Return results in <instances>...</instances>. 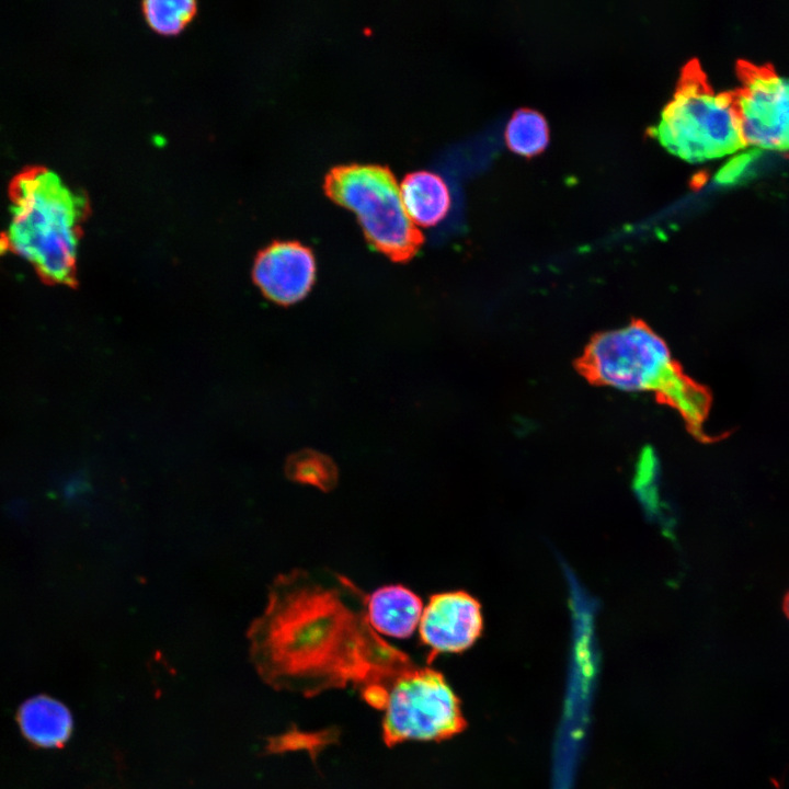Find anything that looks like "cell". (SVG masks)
Here are the masks:
<instances>
[{
    "label": "cell",
    "mask_w": 789,
    "mask_h": 789,
    "mask_svg": "<svg viewBox=\"0 0 789 789\" xmlns=\"http://www.w3.org/2000/svg\"><path fill=\"white\" fill-rule=\"evenodd\" d=\"M367 596L329 570L296 569L275 578L265 609L248 631L263 682L305 697L352 686L381 710L391 682L414 662L373 629Z\"/></svg>",
    "instance_id": "obj_1"
},
{
    "label": "cell",
    "mask_w": 789,
    "mask_h": 789,
    "mask_svg": "<svg viewBox=\"0 0 789 789\" xmlns=\"http://www.w3.org/2000/svg\"><path fill=\"white\" fill-rule=\"evenodd\" d=\"M10 196L11 221L0 247L28 261L44 283L76 286L84 198L43 168L18 175Z\"/></svg>",
    "instance_id": "obj_2"
},
{
    "label": "cell",
    "mask_w": 789,
    "mask_h": 789,
    "mask_svg": "<svg viewBox=\"0 0 789 789\" xmlns=\"http://www.w3.org/2000/svg\"><path fill=\"white\" fill-rule=\"evenodd\" d=\"M587 377L628 392H655L676 408L694 434L702 437L708 400L679 370L665 341L637 322L601 333L582 359Z\"/></svg>",
    "instance_id": "obj_3"
},
{
    "label": "cell",
    "mask_w": 789,
    "mask_h": 789,
    "mask_svg": "<svg viewBox=\"0 0 789 789\" xmlns=\"http://www.w3.org/2000/svg\"><path fill=\"white\" fill-rule=\"evenodd\" d=\"M649 133L690 162L737 155L746 148L734 95L714 91L694 61L684 67L672 100Z\"/></svg>",
    "instance_id": "obj_4"
},
{
    "label": "cell",
    "mask_w": 789,
    "mask_h": 789,
    "mask_svg": "<svg viewBox=\"0 0 789 789\" xmlns=\"http://www.w3.org/2000/svg\"><path fill=\"white\" fill-rule=\"evenodd\" d=\"M325 193L352 209L369 243L395 261L411 259L423 242L403 206L400 185L388 167L347 163L324 178Z\"/></svg>",
    "instance_id": "obj_5"
},
{
    "label": "cell",
    "mask_w": 789,
    "mask_h": 789,
    "mask_svg": "<svg viewBox=\"0 0 789 789\" xmlns=\"http://www.w3.org/2000/svg\"><path fill=\"white\" fill-rule=\"evenodd\" d=\"M381 710V734L387 746L443 741L466 728L460 701L444 675L415 663L391 682Z\"/></svg>",
    "instance_id": "obj_6"
},
{
    "label": "cell",
    "mask_w": 789,
    "mask_h": 789,
    "mask_svg": "<svg viewBox=\"0 0 789 789\" xmlns=\"http://www.w3.org/2000/svg\"><path fill=\"white\" fill-rule=\"evenodd\" d=\"M733 95L746 147L789 155V77L751 67Z\"/></svg>",
    "instance_id": "obj_7"
},
{
    "label": "cell",
    "mask_w": 789,
    "mask_h": 789,
    "mask_svg": "<svg viewBox=\"0 0 789 789\" xmlns=\"http://www.w3.org/2000/svg\"><path fill=\"white\" fill-rule=\"evenodd\" d=\"M483 627L481 603L468 592L431 595L419 624L420 640L430 650L427 661L470 649L482 636Z\"/></svg>",
    "instance_id": "obj_8"
},
{
    "label": "cell",
    "mask_w": 789,
    "mask_h": 789,
    "mask_svg": "<svg viewBox=\"0 0 789 789\" xmlns=\"http://www.w3.org/2000/svg\"><path fill=\"white\" fill-rule=\"evenodd\" d=\"M253 281L262 294L278 305L305 298L316 279L312 251L298 241H276L255 258Z\"/></svg>",
    "instance_id": "obj_9"
},
{
    "label": "cell",
    "mask_w": 789,
    "mask_h": 789,
    "mask_svg": "<svg viewBox=\"0 0 789 789\" xmlns=\"http://www.w3.org/2000/svg\"><path fill=\"white\" fill-rule=\"evenodd\" d=\"M423 602L412 590L390 584L375 590L367 596V617L373 629L380 636L407 639L419 627Z\"/></svg>",
    "instance_id": "obj_10"
},
{
    "label": "cell",
    "mask_w": 789,
    "mask_h": 789,
    "mask_svg": "<svg viewBox=\"0 0 789 789\" xmlns=\"http://www.w3.org/2000/svg\"><path fill=\"white\" fill-rule=\"evenodd\" d=\"M18 722L24 736L42 747L61 746L72 731L69 709L48 696L26 700L19 709Z\"/></svg>",
    "instance_id": "obj_11"
},
{
    "label": "cell",
    "mask_w": 789,
    "mask_h": 789,
    "mask_svg": "<svg viewBox=\"0 0 789 789\" xmlns=\"http://www.w3.org/2000/svg\"><path fill=\"white\" fill-rule=\"evenodd\" d=\"M400 192L407 214L416 226L435 225L445 217L450 206L448 185L433 171L408 173L400 184Z\"/></svg>",
    "instance_id": "obj_12"
},
{
    "label": "cell",
    "mask_w": 789,
    "mask_h": 789,
    "mask_svg": "<svg viewBox=\"0 0 789 789\" xmlns=\"http://www.w3.org/2000/svg\"><path fill=\"white\" fill-rule=\"evenodd\" d=\"M504 136L511 150L530 157L547 147L549 127L540 112L529 107H521L510 117Z\"/></svg>",
    "instance_id": "obj_13"
},
{
    "label": "cell",
    "mask_w": 789,
    "mask_h": 789,
    "mask_svg": "<svg viewBox=\"0 0 789 789\" xmlns=\"http://www.w3.org/2000/svg\"><path fill=\"white\" fill-rule=\"evenodd\" d=\"M291 481L330 491L338 484V468L333 460L316 450L305 449L291 455L285 466Z\"/></svg>",
    "instance_id": "obj_14"
},
{
    "label": "cell",
    "mask_w": 789,
    "mask_h": 789,
    "mask_svg": "<svg viewBox=\"0 0 789 789\" xmlns=\"http://www.w3.org/2000/svg\"><path fill=\"white\" fill-rule=\"evenodd\" d=\"M195 12L196 2L192 0H147L142 3L147 23L163 35L182 31Z\"/></svg>",
    "instance_id": "obj_15"
},
{
    "label": "cell",
    "mask_w": 789,
    "mask_h": 789,
    "mask_svg": "<svg viewBox=\"0 0 789 789\" xmlns=\"http://www.w3.org/2000/svg\"><path fill=\"white\" fill-rule=\"evenodd\" d=\"M759 151L742 152L731 157L717 172L714 179L720 184H733L744 178L755 164Z\"/></svg>",
    "instance_id": "obj_16"
},
{
    "label": "cell",
    "mask_w": 789,
    "mask_h": 789,
    "mask_svg": "<svg viewBox=\"0 0 789 789\" xmlns=\"http://www.w3.org/2000/svg\"><path fill=\"white\" fill-rule=\"evenodd\" d=\"M784 611L789 619V592L787 593V595L784 599Z\"/></svg>",
    "instance_id": "obj_17"
}]
</instances>
